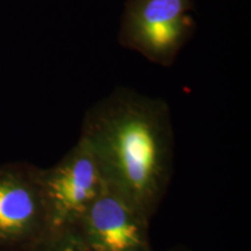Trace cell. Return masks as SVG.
<instances>
[{"mask_svg": "<svg viewBox=\"0 0 251 251\" xmlns=\"http://www.w3.org/2000/svg\"><path fill=\"white\" fill-rule=\"evenodd\" d=\"M79 140L98 162L106 186L151 218L168 188L174 162L168 103L120 87L86 112Z\"/></svg>", "mask_w": 251, "mask_h": 251, "instance_id": "cell-1", "label": "cell"}, {"mask_svg": "<svg viewBox=\"0 0 251 251\" xmlns=\"http://www.w3.org/2000/svg\"><path fill=\"white\" fill-rule=\"evenodd\" d=\"M192 0H126L119 41L156 64L175 62L192 36Z\"/></svg>", "mask_w": 251, "mask_h": 251, "instance_id": "cell-2", "label": "cell"}, {"mask_svg": "<svg viewBox=\"0 0 251 251\" xmlns=\"http://www.w3.org/2000/svg\"><path fill=\"white\" fill-rule=\"evenodd\" d=\"M49 234L70 229L106 188L92 151L78 139L57 164L37 174Z\"/></svg>", "mask_w": 251, "mask_h": 251, "instance_id": "cell-3", "label": "cell"}, {"mask_svg": "<svg viewBox=\"0 0 251 251\" xmlns=\"http://www.w3.org/2000/svg\"><path fill=\"white\" fill-rule=\"evenodd\" d=\"M149 220L106 186L67 231L79 251H152Z\"/></svg>", "mask_w": 251, "mask_h": 251, "instance_id": "cell-4", "label": "cell"}, {"mask_svg": "<svg viewBox=\"0 0 251 251\" xmlns=\"http://www.w3.org/2000/svg\"><path fill=\"white\" fill-rule=\"evenodd\" d=\"M48 234L37 174L0 172V243L34 246Z\"/></svg>", "mask_w": 251, "mask_h": 251, "instance_id": "cell-5", "label": "cell"}, {"mask_svg": "<svg viewBox=\"0 0 251 251\" xmlns=\"http://www.w3.org/2000/svg\"><path fill=\"white\" fill-rule=\"evenodd\" d=\"M33 251H79L67 233L48 234L33 246Z\"/></svg>", "mask_w": 251, "mask_h": 251, "instance_id": "cell-6", "label": "cell"}, {"mask_svg": "<svg viewBox=\"0 0 251 251\" xmlns=\"http://www.w3.org/2000/svg\"><path fill=\"white\" fill-rule=\"evenodd\" d=\"M169 251H176V250H169Z\"/></svg>", "mask_w": 251, "mask_h": 251, "instance_id": "cell-7", "label": "cell"}]
</instances>
